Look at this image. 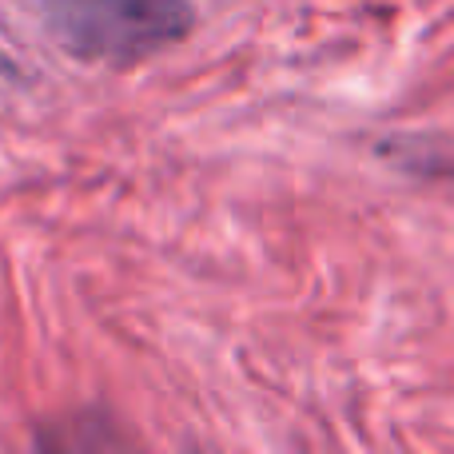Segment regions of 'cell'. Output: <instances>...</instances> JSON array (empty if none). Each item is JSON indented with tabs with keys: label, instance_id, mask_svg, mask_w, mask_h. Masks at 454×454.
Here are the masks:
<instances>
[{
	"label": "cell",
	"instance_id": "obj_1",
	"mask_svg": "<svg viewBox=\"0 0 454 454\" xmlns=\"http://www.w3.org/2000/svg\"><path fill=\"white\" fill-rule=\"evenodd\" d=\"M44 28L84 64L132 68L196 28L192 0H36Z\"/></svg>",
	"mask_w": 454,
	"mask_h": 454
}]
</instances>
